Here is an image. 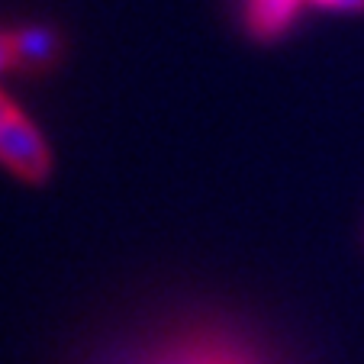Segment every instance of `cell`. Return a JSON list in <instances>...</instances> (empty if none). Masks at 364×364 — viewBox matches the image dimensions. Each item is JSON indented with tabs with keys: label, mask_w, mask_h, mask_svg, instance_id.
I'll return each instance as SVG.
<instances>
[{
	"label": "cell",
	"mask_w": 364,
	"mask_h": 364,
	"mask_svg": "<svg viewBox=\"0 0 364 364\" xmlns=\"http://www.w3.org/2000/svg\"><path fill=\"white\" fill-rule=\"evenodd\" d=\"M309 10L319 14H338V16H358L364 14V0H306Z\"/></svg>",
	"instance_id": "5b68a950"
},
{
	"label": "cell",
	"mask_w": 364,
	"mask_h": 364,
	"mask_svg": "<svg viewBox=\"0 0 364 364\" xmlns=\"http://www.w3.org/2000/svg\"><path fill=\"white\" fill-rule=\"evenodd\" d=\"M123 364H274L268 355L248 345L245 338L223 336V332H184L165 338Z\"/></svg>",
	"instance_id": "6da1fadb"
},
{
	"label": "cell",
	"mask_w": 364,
	"mask_h": 364,
	"mask_svg": "<svg viewBox=\"0 0 364 364\" xmlns=\"http://www.w3.org/2000/svg\"><path fill=\"white\" fill-rule=\"evenodd\" d=\"M16 68V52H14V33L0 29V75Z\"/></svg>",
	"instance_id": "8992f818"
},
{
	"label": "cell",
	"mask_w": 364,
	"mask_h": 364,
	"mask_svg": "<svg viewBox=\"0 0 364 364\" xmlns=\"http://www.w3.org/2000/svg\"><path fill=\"white\" fill-rule=\"evenodd\" d=\"M306 0H242V26L255 42L274 46L300 26Z\"/></svg>",
	"instance_id": "3957f363"
},
{
	"label": "cell",
	"mask_w": 364,
	"mask_h": 364,
	"mask_svg": "<svg viewBox=\"0 0 364 364\" xmlns=\"http://www.w3.org/2000/svg\"><path fill=\"white\" fill-rule=\"evenodd\" d=\"M14 33V52H16V68H36L42 71L46 65L55 62L58 52V36L46 26H23L10 29Z\"/></svg>",
	"instance_id": "277c9868"
},
{
	"label": "cell",
	"mask_w": 364,
	"mask_h": 364,
	"mask_svg": "<svg viewBox=\"0 0 364 364\" xmlns=\"http://www.w3.org/2000/svg\"><path fill=\"white\" fill-rule=\"evenodd\" d=\"M0 165L26 184H46L52 174L46 136L7 94H0Z\"/></svg>",
	"instance_id": "7a4b0ae2"
}]
</instances>
